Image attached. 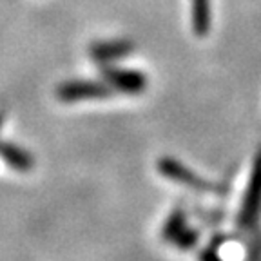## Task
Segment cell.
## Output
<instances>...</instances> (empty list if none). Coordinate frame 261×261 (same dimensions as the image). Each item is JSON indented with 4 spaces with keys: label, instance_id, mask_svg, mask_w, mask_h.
I'll use <instances>...</instances> for the list:
<instances>
[{
    "label": "cell",
    "instance_id": "cell-5",
    "mask_svg": "<svg viewBox=\"0 0 261 261\" xmlns=\"http://www.w3.org/2000/svg\"><path fill=\"white\" fill-rule=\"evenodd\" d=\"M135 51V44L125 38L118 40H106V42H94L89 47V55L98 64H111L120 58H125Z\"/></svg>",
    "mask_w": 261,
    "mask_h": 261
},
{
    "label": "cell",
    "instance_id": "cell-7",
    "mask_svg": "<svg viewBox=\"0 0 261 261\" xmlns=\"http://www.w3.org/2000/svg\"><path fill=\"white\" fill-rule=\"evenodd\" d=\"M192 29L198 37H207L211 29V0H192Z\"/></svg>",
    "mask_w": 261,
    "mask_h": 261
},
{
    "label": "cell",
    "instance_id": "cell-12",
    "mask_svg": "<svg viewBox=\"0 0 261 261\" xmlns=\"http://www.w3.org/2000/svg\"><path fill=\"white\" fill-rule=\"evenodd\" d=\"M0 125H2V114H0Z\"/></svg>",
    "mask_w": 261,
    "mask_h": 261
},
{
    "label": "cell",
    "instance_id": "cell-10",
    "mask_svg": "<svg viewBox=\"0 0 261 261\" xmlns=\"http://www.w3.org/2000/svg\"><path fill=\"white\" fill-rule=\"evenodd\" d=\"M249 247H247V261H261V232H250Z\"/></svg>",
    "mask_w": 261,
    "mask_h": 261
},
{
    "label": "cell",
    "instance_id": "cell-3",
    "mask_svg": "<svg viewBox=\"0 0 261 261\" xmlns=\"http://www.w3.org/2000/svg\"><path fill=\"white\" fill-rule=\"evenodd\" d=\"M111 93L113 89L106 82L96 80H67L57 87V96L65 103L91 100V98H107Z\"/></svg>",
    "mask_w": 261,
    "mask_h": 261
},
{
    "label": "cell",
    "instance_id": "cell-9",
    "mask_svg": "<svg viewBox=\"0 0 261 261\" xmlns=\"http://www.w3.org/2000/svg\"><path fill=\"white\" fill-rule=\"evenodd\" d=\"M198 240H200V234H198V230H194V228L187 227L184 230V232L179 234L178 238L174 240V243L179 250H191L196 247V243H198Z\"/></svg>",
    "mask_w": 261,
    "mask_h": 261
},
{
    "label": "cell",
    "instance_id": "cell-6",
    "mask_svg": "<svg viewBox=\"0 0 261 261\" xmlns=\"http://www.w3.org/2000/svg\"><path fill=\"white\" fill-rule=\"evenodd\" d=\"M0 158L16 171H29L35 165L33 156L11 142H0Z\"/></svg>",
    "mask_w": 261,
    "mask_h": 261
},
{
    "label": "cell",
    "instance_id": "cell-11",
    "mask_svg": "<svg viewBox=\"0 0 261 261\" xmlns=\"http://www.w3.org/2000/svg\"><path fill=\"white\" fill-rule=\"evenodd\" d=\"M200 261H225V259L220 256V252L216 250V247L211 245V247H207V249H203L200 252Z\"/></svg>",
    "mask_w": 261,
    "mask_h": 261
},
{
    "label": "cell",
    "instance_id": "cell-2",
    "mask_svg": "<svg viewBox=\"0 0 261 261\" xmlns=\"http://www.w3.org/2000/svg\"><path fill=\"white\" fill-rule=\"evenodd\" d=\"M158 171L163 178L176 181L179 185H185L189 189H194L198 192H211V194H223L225 192V187L205 181L203 178H200L196 172H192L189 167H185L184 163L178 162L176 158H169V156L162 158L158 162Z\"/></svg>",
    "mask_w": 261,
    "mask_h": 261
},
{
    "label": "cell",
    "instance_id": "cell-1",
    "mask_svg": "<svg viewBox=\"0 0 261 261\" xmlns=\"http://www.w3.org/2000/svg\"><path fill=\"white\" fill-rule=\"evenodd\" d=\"M261 216V149L254 158L252 171L247 189H245L241 207L238 212V227L245 232H250L257 227Z\"/></svg>",
    "mask_w": 261,
    "mask_h": 261
},
{
    "label": "cell",
    "instance_id": "cell-4",
    "mask_svg": "<svg viewBox=\"0 0 261 261\" xmlns=\"http://www.w3.org/2000/svg\"><path fill=\"white\" fill-rule=\"evenodd\" d=\"M102 76L106 78L107 86L118 93L140 94L147 87V76L136 69H122V67L106 65L102 69Z\"/></svg>",
    "mask_w": 261,
    "mask_h": 261
},
{
    "label": "cell",
    "instance_id": "cell-8",
    "mask_svg": "<svg viewBox=\"0 0 261 261\" xmlns=\"http://www.w3.org/2000/svg\"><path fill=\"white\" fill-rule=\"evenodd\" d=\"M185 228H187V216H185L184 208H179V207L174 208V211L169 214L167 221H165V225H163V228H162L163 241L174 243V240L184 232Z\"/></svg>",
    "mask_w": 261,
    "mask_h": 261
}]
</instances>
